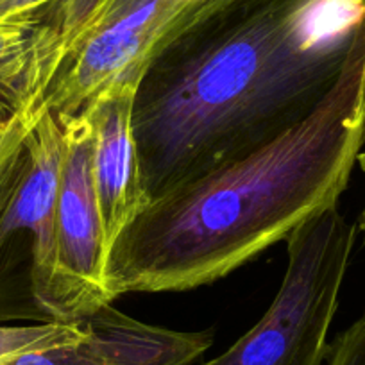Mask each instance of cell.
<instances>
[{
  "label": "cell",
  "instance_id": "cell-1",
  "mask_svg": "<svg viewBox=\"0 0 365 365\" xmlns=\"http://www.w3.org/2000/svg\"><path fill=\"white\" fill-rule=\"evenodd\" d=\"M365 40V0H220L150 61L133 133L150 199L303 120Z\"/></svg>",
  "mask_w": 365,
  "mask_h": 365
},
{
  "label": "cell",
  "instance_id": "cell-15",
  "mask_svg": "<svg viewBox=\"0 0 365 365\" xmlns=\"http://www.w3.org/2000/svg\"><path fill=\"white\" fill-rule=\"evenodd\" d=\"M9 111H13L11 108H9L4 101H0V117H4V115L9 113Z\"/></svg>",
  "mask_w": 365,
  "mask_h": 365
},
{
  "label": "cell",
  "instance_id": "cell-3",
  "mask_svg": "<svg viewBox=\"0 0 365 365\" xmlns=\"http://www.w3.org/2000/svg\"><path fill=\"white\" fill-rule=\"evenodd\" d=\"M356 226L339 208L287 238L285 276L263 317L219 356L197 365H326Z\"/></svg>",
  "mask_w": 365,
  "mask_h": 365
},
{
  "label": "cell",
  "instance_id": "cell-13",
  "mask_svg": "<svg viewBox=\"0 0 365 365\" xmlns=\"http://www.w3.org/2000/svg\"><path fill=\"white\" fill-rule=\"evenodd\" d=\"M54 2L58 0H0V22L33 15V13L48 8Z\"/></svg>",
  "mask_w": 365,
  "mask_h": 365
},
{
  "label": "cell",
  "instance_id": "cell-12",
  "mask_svg": "<svg viewBox=\"0 0 365 365\" xmlns=\"http://www.w3.org/2000/svg\"><path fill=\"white\" fill-rule=\"evenodd\" d=\"M326 365H365V315L336 336Z\"/></svg>",
  "mask_w": 365,
  "mask_h": 365
},
{
  "label": "cell",
  "instance_id": "cell-14",
  "mask_svg": "<svg viewBox=\"0 0 365 365\" xmlns=\"http://www.w3.org/2000/svg\"><path fill=\"white\" fill-rule=\"evenodd\" d=\"M356 163L360 165L361 172H364V175H365V153L358 154ZM360 230H361V233H364V240H365V206H364V210H361V215H360Z\"/></svg>",
  "mask_w": 365,
  "mask_h": 365
},
{
  "label": "cell",
  "instance_id": "cell-5",
  "mask_svg": "<svg viewBox=\"0 0 365 365\" xmlns=\"http://www.w3.org/2000/svg\"><path fill=\"white\" fill-rule=\"evenodd\" d=\"M220 0H110L63 59L41 108L81 117L103 93L138 86L154 58Z\"/></svg>",
  "mask_w": 365,
  "mask_h": 365
},
{
  "label": "cell",
  "instance_id": "cell-10",
  "mask_svg": "<svg viewBox=\"0 0 365 365\" xmlns=\"http://www.w3.org/2000/svg\"><path fill=\"white\" fill-rule=\"evenodd\" d=\"M43 111L13 110L0 117V208L19 175L27 135Z\"/></svg>",
  "mask_w": 365,
  "mask_h": 365
},
{
  "label": "cell",
  "instance_id": "cell-9",
  "mask_svg": "<svg viewBox=\"0 0 365 365\" xmlns=\"http://www.w3.org/2000/svg\"><path fill=\"white\" fill-rule=\"evenodd\" d=\"M86 333V321L33 322L26 326L0 324V364L33 351L76 342Z\"/></svg>",
  "mask_w": 365,
  "mask_h": 365
},
{
  "label": "cell",
  "instance_id": "cell-6",
  "mask_svg": "<svg viewBox=\"0 0 365 365\" xmlns=\"http://www.w3.org/2000/svg\"><path fill=\"white\" fill-rule=\"evenodd\" d=\"M63 161L56 201V265L68 319L83 321L113 303L104 282L108 244L97 202L90 113L59 122Z\"/></svg>",
  "mask_w": 365,
  "mask_h": 365
},
{
  "label": "cell",
  "instance_id": "cell-4",
  "mask_svg": "<svg viewBox=\"0 0 365 365\" xmlns=\"http://www.w3.org/2000/svg\"><path fill=\"white\" fill-rule=\"evenodd\" d=\"M63 129L47 110L24 145L19 175L0 208V324L72 322L56 265V201Z\"/></svg>",
  "mask_w": 365,
  "mask_h": 365
},
{
  "label": "cell",
  "instance_id": "cell-11",
  "mask_svg": "<svg viewBox=\"0 0 365 365\" xmlns=\"http://www.w3.org/2000/svg\"><path fill=\"white\" fill-rule=\"evenodd\" d=\"M110 0H58L54 6L56 16V52L52 79L58 73L63 59L81 34L97 19Z\"/></svg>",
  "mask_w": 365,
  "mask_h": 365
},
{
  "label": "cell",
  "instance_id": "cell-7",
  "mask_svg": "<svg viewBox=\"0 0 365 365\" xmlns=\"http://www.w3.org/2000/svg\"><path fill=\"white\" fill-rule=\"evenodd\" d=\"M76 342L33 351L0 365H194L213 344L212 331L150 326L106 304Z\"/></svg>",
  "mask_w": 365,
  "mask_h": 365
},
{
  "label": "cell",
  "instance_id": "cell-2",
  "mask_svg": "<svg viewBox=\"0 0 365 365\" xmlns=\"http://www.w3.org/2000/svg\"><path fill=\"white\" fill-rule=\"evenodd\" d=\"M364 142L365 40L303 120L150 199L108 252L111 299L210 285L287 240L339 205Z\"/></svg>",
  "mask_w": 365,
  "mask_h": 365
},
{
  "label": "cell",
  "instance_id": "cell-8",
  "mask_svg": "<svg viewBox=\"0 0 365 365\" xmlns=\"http://www.w3.org/2000/svg\"><path fill=\"white\" fill-rule=\"evenodd\" d=\"M136 88V84L111 88L86 111L93 122L91 175L108 252L122 231L150 202L133 133Z\"/></svg>",
  "mask_w": 365,
  "mask_h": 365
}]
</instances>
